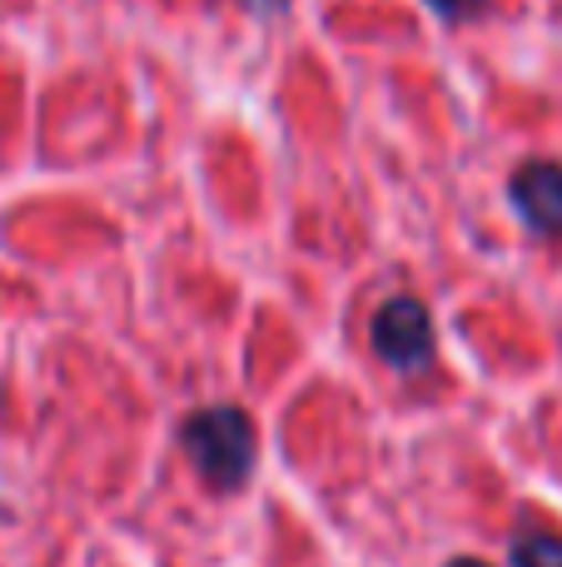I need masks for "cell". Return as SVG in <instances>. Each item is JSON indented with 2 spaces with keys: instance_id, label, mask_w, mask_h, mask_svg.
Masks as SVG:
<instances>
[{
  "instance_id": "1",
  "label": "cell",
  "mask_w": 562,
  "mask_h": 567,
  "mask_svg": "<svg viewBox=\"0 0 562 567\" xmlns=\"http://www.w3.org/2000/svg\"><path fill=\"white\" fill-rule=\"evenodd\" d=\"M185 443H189V453H195L199 473H205L215 488H235L249 473V463H254V433H249V423L239 419L235 409L199 413L185 429Z\"/></svg>"
},
{
  "instance_id": "2",
  "label": "cell",
  "mask_w": 562,
  "mask_h": 567,
  "mask_svg": "<svg viewBox=\"0 0 562 567\" xmlns=\"http://www.w3.org/2000/svg\"><path fill=\"white\" fill-rule=\"evenodd\" d=\"M374 339L384 349V359L394 363H424L428 359V319L418 303H388L374 323Z\"/></svg>"
},
{
  "instance_id": "3",
  "label": "cell",
  "mask_w": 562,
  "mask_h": 567,
  "mask_svg": "<svg viewBox=\"0 0 562 567\" xmlns=\"http://www.w3.org/2000/svg\"><path fill=\"white\" fill-rule=\"evenodd\" d=\"M513 567H562V538H553V533H528V538H518Z\"/></svg>"
},
{
  "instance_id": "4",
  "label": "cell",
  "mask_w": 562,
  "mask_h": 567,
  "mask_svg": "<svg viewBox=\"0 0 562 567\" xmlns=\"http://www.w3.org/2000/svg\"><path fill=\"white\" fill-rule=\"evenodd\" d=\"M454 567H488V563H468V558H464V563H454Z\"/></svg>"
}]
</instances>
